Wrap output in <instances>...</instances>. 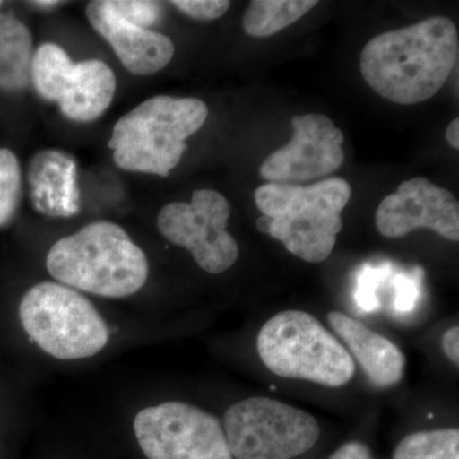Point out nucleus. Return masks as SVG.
<instances>
[{
	"instance_id": "obj_1",
	"label": "nucleus",
	"mask_w": 459,
	"mask_h": 459,
	"mask_svg": "<svg viewBox=\"0 0 459 459\" xmlns=\"http://www.w3.org/2000/svg\"><path fill=\"white\" fill-rule=\"evenodd\" d=\"M459 56L457 27L446 17L380 33L361 51L362 78L377 95L400 105L434 98Z\"/></svg>"
},
{
	"instance_id": "obj_2",
	"label": "nucleus",
	"mask_w": 459,
	"mask_h": 459,
	"mask_svg": "<svg viewBox=\"0 0 459 459\" xmlns=\"http://www.w3.org/2000/svg\"><path fill=\"white\" fill-rule=\"evenodd\" d=\"M262 216L256 226L307 263L325 261L343 228L342 211L351 198V186L341 178L313 186L267 183L255 190Z\"/></svg>"
},
{
	"instance_id": "obj_3",
	"label": "nucleus",
	"mask_w": 459,
	"mask_h": 459,
	"mask_svg": "<svg viewBox=\"0 0 459 459\" xmlns=\"http://www.w3.org/2000/svg\"><path fill=\"white\" fill-rule=\"evenodd\" d=\"M47 268L62 285L111 299L135 294L148 279L143 250L126 230L108 221L90 223L56 241Z\"/></svg>"
},
{
	"instance_id": "obj_4",
	"label": "nucleus",
	"mask_w": 459,
	"mask_h": 459,
	"mask_svg": "<svg viewBox=\"0 0 459 459\" xmlns=\"http://www.w3.org/2000/svg\"><path fill=\"white\" fill-rule=\"evenodd\" d=\"M208 108L202 100L155 96L114 126L108 147L126 171L169 177L186 151V141L204 126Z\"/></svg>"
},
{
	"instance_id": "obj_5",
	"label": "nucleus",
	"mask_w": 459,
	"mask_h": 459,
	"mask_svg": "<svg viewBox=\"0 0 459 459\" xmlns=\"http://www.w3.org/2000/svg\"><path fill=\"white\" fill-rule=\"evenodd\" d=\"M256 347L263 364L286 379L338 388L355 374L351 353L318 320L300 310L272 316L259 331Z\"/></svg>"
},
{
	"instance_id": "obj_6",
	"label": "nucleus",
	"mask_w": 459,
	"mask_h": 459,
	"mask_svg": "<svg viewBox=\"0 0 459 459\" xmlns=\"http://www.w3.org/2000/svg\"><path fill=\"white\" fill-rule=\"evenodd\" d=\"M20 319L33 342L59 360L91 358L108 344V325L96 307L62 283L31 287L21 301Z\"/></svg>"
},
{
	"instance_id": "obj_7",
	"label": "nucleus",
	"mask_w": 459,
	"mask_h": 459,
	"mask_svg": "<svg viewBox=\"0 0 459 459\" xmlns=\"http://www.w3.org/2000/svg\"><path fill=\"white\" fill-rule=\"evenodd\" d=\"M226 440L237 459H291L316 446L318 421L307 411L267 397L232 404L225 413Z\"/></svg>"
},
{
	"instance_id": "obj_8",
	"label": "nucleus",
	"mask_w": 459,
	"mask_h": 459,
	"mask_svg": "<svg viewBox=\"0 0 459 459\" xmlns=\"http://www.w3.org/2000/svg\"><path fill=\"white\" fill-rule=\"evenodd\" d=\"M31 82L42 99L57 102L63 115L80 123L101 117L117 91V78L107 63L98 59L74 63L51 42L33 53Z\"/></svg>"
},
{
	"instance_id": "obj_9",
	"label": "nucleus",
	"mask_w": 459,
	"mask_h": 459,
	"mask_svg": "<svg viewBox=\"0 0 459 459\" xmlns=\"http://www.w3.org/2000/svg\"><path fill=\"white\" fill-rule=\"evenodd\" d=\"M134 433L148 459H232L225 431L211 413L165 402L140 411Z\"/></svg>"
},
{
	"instance_id": "obj_10",
	"label": "nucleus",
	"mask_w": 459,
	"mask_h": 459,
	"mask_svg": "<svg viewBox=\"0 0 459 459\" xmlns=\"http://www.w3.org/2000/svg\"><path fill=\"white\" fill-rule=\"evenodd\" d=\"M231 207L216 190H195L190 204L174 202L157 216L162 237L175 246L186 247L202 270L220 274L237 263L240 250L230 235Z\"/></svg>"
},
{
	"instance_id": "obj_11",
	"label": "nucleus",
	"mask_w": 459,
	"mask_h": 459,
	"mask_svg": "<svg viewBox=\"0 0 459 459\" xmlns=\"http://www.w3.org/2000/svg\"><path fill=\"white\" fill-rule=\"evenodd\" d=\"M291 141L271 153L259 169L268 183L298 184L322 179L343 164V133L322 114L292 117Z\"/></svg>"
},
{
	"instance_id": "obj_12",
	"label": "nucleus",
	"mask_w": 459,
	"mask_h": 459,
	"mask_svg": "<svg viewBox=\"0 0 459 459\" xmlns=\"http://www.w3.org/2000/svg\"><path fill=\"white\" fill-rule=\"evenodd\" d=\"M383 237H406L416 229H429L451 241L459 240V204L449 190L427 178L403 181L397 192L380 202L376 213Z\"/></svg>"
},
{
	"instance_id": "obj_13",
	"label": "nucleus",
	"mask_w": 459,
	"mask_h": 459,
	"mask_svg": "<svg viewBox=\"0 0 459 459\" xmlns=\"http://www.w3.org/2000/svg\"><path fill=\"white\" fill-rule=\"evenodd\" d=\"M86 14L131 74H155L171 62L175 47L168 36L126 22L108 7V0L90 2Z\"/></svg>"
},
{
	"instance_id": "obj_14",
	"label": "nucleus",
	"mask_w": 459,
	"mask_h": 459,
	"mask_svg": "<svg viewBox=\"0 0 459 459\" xmlns=\"http://www.w3.org/2000/svg\"><path fill=\"white\" fill-rule=\"evenodd\" d=\"M328 322L374 385L391 388L401 382L406 359L392 341L341 312L329 313Z\"/></svg>"
},
{
	"instance_id": "obj_15",
	"label": "nucleus",
	"mask_w": 459,
	"mask_h": 459,
	"mask_svg": "<svg viewBox=\"0 0 459 459\" xmlns=\"http://www.w3.org/2000/svg\"><path fill=\"white\" fill-rule=\"evenodd\" d=\"M29 184L36 210L49 216H72L80 208L77 165L74 157L45 150L33 157Z\"/></svg>"
},
{
	"instance_id": "obj_16",
	"label": "nucleus",
	"mask_w": 459,
	"mask_h": 459,
	"mask_svg": "<svg viewBox=\"0 0 459 459\" xmlns=\"http://www.w3.org/2000/svg\"><path fill=\"white\" fill-rule=\"evenodd\" d=\"M32 35L13 14L0 13V89L20 92L31 81Z\"/></svg>"
},
{
	"instance_id": "obj_17",
	"label": "nucleus",
	"mask_w": 459,
	"mask_h": 459,
	"mask_svg": "<svg viewBox=\"0 0 459 459\" xmlns=\"http://www.w3.org/2000/svg\"><path fill=\"white\" fill-rule=\"evenodd\" d=\"M318 2L316 0H255L243 17V27L252 38H270L291 26Z\"/></svg>"
},
{
	"instance_id": "obj_18",
	"label": "nucleus",
	"mask_w": 459,
	"mask_h": 459,
	"mask_svg": "<svg viewBox=\"0 0 459 459\" xmlns=\"http://www.w3.org/2000/svg\"><path fill=\"white\" fill-rule=\"evenodd\" d=\"M394 459H459V430L435 429L407 435L395 448Z\"/></svg>"
},
{
	"instance_id": "obj_19",
	"label": "nucleus",
	"mask_w": 459,
	"mask_h": 459,
	"mask_svg": "<svg viewBox=\"0 0 459 459\" xmlns=\"http://www.w3.org/2000/svg\"><path fill=\"white\" fill-rule=\"evenodd\" d=\"M22 195V174L17 156L7 148H0V228L16 216Z\"/></svg>"
},
{
	"instance_id": "obj_20",
	"label": "nucleus",
	"mask_w": 459,
	"mask_h": 459,
	"mask_svg": "<svg viewBox=\"0 0 459 459\" xmlns=\"http://www.w3.org/2000/svg\"><path fill=\"white\" fill-rule=\"evenodd\" d=\"M108 7L126 22L142 29L156 25L161 18V4L148 0H108Z\"/></svg>"
},
{
	"instance_id": "obj_21",
	"label": "nucleus",
	"mask_w": 459,
	"mask_h": 459,
	"mask_svg": "<svg viewBox=\"0 0 459 459\" xmlns=\"http://www.w3.org/2000/svg\"><path fill=\"white\" fill-rule=\"evenodd\" d=\"M179 11L198 21H213L228 12V0H175L171 2Z\"/></svg>"
},
{
	"instance_id": "obj_22",
	"label": "nucleus",
	"mask_w": 459,
	"mask_h": 459,
	"mask_svg": "<svg viewBox=\"0 0 459 459\" xmlns=\"http://www.w3.org/2000/svg\"><path fill=\"white\" fill-rule=\"evenodd\" d=\"M386 274V271L383 268L379 270H374V268H368L361 273L360 281H359L358 303L360 305L362 309L373 310L377 307V300L374 298V292L377 285H379L380 280L383 279Z\"/></svg>"
},
{
	"instance_id": "obj_23",
	"label": "nucleus",
	"mask_w": 459,
	"mask_h": 459,
	"mask_svg": "<svg viewBox=\"0 0 459 459\" xmlns=\"http://www.w3.org/2000/svg\"><path fill=\"white\" fill-rule=\"evenodd\" d=\"M394 285L395 290V309L400 310V312L412 310L415 307L416 298L419 295L415 280L400 274V276L395 277Z\"/></svg>"
},
{
	"instance_id": "obj_24",
	"label": "nucleus",
	"mask_w": 459,
	"mask_h": 459,
	"mask_svg": "<svg viewBox=\"0 0 459 459\" xmlns=\"http://www.w3.org/2000/svg\"><path fill=\"white\" fill-rule=\"evenodd\" d=\"M328 459H376L369 446L360 442L343 444Z\"/></svg>"
},
{
	"instance_id": "obj_25",
	"label": "nucleus",
	"mask_w": 459,
	"mask_h": 459,
	"mask_svg": "<svg viewBox=\"0 0 459 459\" xmlns=\"http://www.w3.org/2000/svg\"><path fill=\"white\" fill-rule=\"evenodd\" d=\"M442 346L444 353L446 358L453 362V364H459V328L455 327L449 328L448 331L444 333L442 340Z\"/></svg>"
},
{
	"instance_id": "obj_26",
	"label": "nucleus",
	"mask_w": 459,
	"mask_h": 459,
	"mask_svg": "<svg viewBox=\"0 0 459 459\" xmlns=\"http://www.w3.org/2000/svg\"><path fill=\"white\" fill-rule=\"evenodd\" d=\"M446 142H448L449 144L453 148H455V150H458L459 148V119L458 117H455V119H453L451 124H449L448 128H446Z\"/></svg>"
},
{
	"instance_id": "obj_27",
	"label": "nucleus",
	"mask_w": 459,
	"mask_h": 459,
	"mask_svg": "<svg viewBox=\"0 0 459 459\" xmlns=\"http://www.w3.org/2000/svg\"><path fill=\"white\" fill-rule=\"evenodd\" d=\"M31 4L36 8L53 9L62 4V2H56V0H41V2H31Z\"/></svg>"
},
{
	"instance_id": "obj_28",
	"label": "nucleus",
	"mask_w": 459,
	"mask_h": 459,
	"mask_svg": "<svg viewBox=\"0 0 459 459\" xmlns=\"http://www.w3.org/2000/svg\"><path fill=\"white\" fill-rule=\"evenodd\" d=\"M2 4H3V3H2V2H0V7H2Z\"/></svg>"
}]
</instances>
